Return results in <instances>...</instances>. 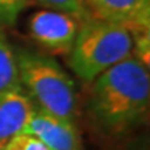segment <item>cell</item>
<instances>
[{
  "label": "cell",
  "mask_w": 150,
  "mask_h": 150,
  "mask_svg": "<svg viewBox=\"0 0 150 150\" xmlns=\"http://www.w3.org/2000/svg\"><path fill=\"white\" fill-rule=\"evenodd\" d=\"M150 100L147 64L131 56L97 76L93 83L91 110L103 129L121 134L145 117Z\"/></svg>",
  "instance_id": "1"
},
{
  "label": "cell",
  "mask_w": 150,
  "mask_h": 150,
  "mask_svg": "<svg viewBox=\"0 0 150 150\" xmlns=\"http://www.w3.org/2000/svg\"><path fill=\"white\" fill-rule=\"evenodd\" d=\"M35 108L21 86L0 97V142H7L14 135L24 132Z\"/></svg>",
  "instance_id": "7"
},
{
  "label": "cell",
  "mask_w": 150,
  "mask_h": 150,
  "mask_svg": "<svg viewBox=\"0 0 150 150\" xmlns=\"http://www.w3.org/2000/svg\"><path fill=\"white\" fill-rule=\"evenodd\" d=\"M38 1L50 10L70 14L81 22L91 17L85 0H38Z\"/></svg>",
  "instance_id": "9"
},
{
  "label": "cell",
  "mask_w": 150,
  "mask_h": 150,
  "mask_svg": "<svg viewBox=\"0 0 150 150\" xmlns=\"http://www.w3.org/2000/svg\"><path fill=\"white\" fill-rule=\"evenodd\" d=\"M4 146H6V142H0V150H4Z\"/></svg>",
  "instance_id": "12"
},
{
  "label": "cell",
  "mask_w": 150,
  "mask_h": 150,
  "mask_svg": "<svg viewBox=\"0 0 150 150\" xmlns=\"http://www.w3.org/2000/svg\"><path fill=\"white\" fill-rule=\"evenodd\" d=\"M28 28L33 40L42 47L57 54H68L76 38L79 24L70 14L42 10L31 17Z\"/></svg>",
  "instance_id": "4"
},
{
  "label": "cell",
  "mask_w": 150,
  "mask_h": 150,
  "mask_svg": "<svg viewBox=\"0 0 150 150\" xmlns=\"http://www.w3.org/2000/svg\"><path fill=\"white\" fill-rule=\"evenodd\" d=\"M134 54L135 36L129 28L89 17L81 22L68 53V64L81 79L91 82Z\"/></svg>",
  "instance_id": "2"
},
{
  "label": "cell",
  "mask_w": 150,
  "mask_h": 150,
  "mask_svg": "<svg viewBox=\"0 0 150 150\" xmlns=\"http://www.w3.org/2000/svg\"><path fill=\"white\" fill-rule=\"evenodd\" d=\"M20 86L33 106L59 118L74 121L76 111L75 82L52 57L27 49L16 52Z\"/></svg>",
  "instance_id": "3"
},
{
  "label": "cell",
  "mask_w": 150,
  "mask_h": 150,
  "mask_svg": "<svg viewBox=\"0 0 150 150\" xmlns=\"http://www.w3.org/2000/svg\"><path fill=\"white\" fill-rule=\"evenodd\" d=\"M4 150H49L36 136L28 134V132H20L14 135L11 139L6 142Z\"/></svg>",
  "instance_id": "10"
},
{
  "label": "cell",
  "mask_w": 150,
  "mask_h": 150,
  "mask_svg": "<svg viewBox=\"0 0 150 150\" xmlns=\"http://www.w3.org/2000/svg\"><path fill=\"white\" fill-rule=\"evenodd\" d=\"M17 86H20V76L16 52L0 27V97Z\"/></svg>",
  "instance_id": "8"
},
{
  "label": "cell",
  "mask_w": 150,
  "mask_h": 150,
  "mask_svg": "<svg viewBox=\"0 0 150 150\" xmlns=\"http://www.w3.org/2000/svg\"><path fill=\"white\" fill-rule=\"evenodd\" d=\"M24 132L36 136L49 150H79V135L72 121L35 108Z\"/></svg>",
  "instance_id": "6"
},
{
  "label": "cell",
  "mask_w": 150,
  "mask_h": 150,
  "mask_svg": "<svg viewBox=\"0 0 150 150\" xmlns=\"http://www.w3.org/2000/svg\"><path fill=\"white\" fill-rule=\"evenodd\" d=\"M85 1H86V0H85Z\"/></svg>",
  "instance_id": "13"
},
{
  "label": "cell",
  "mask_w": 150,
  "mask_h": 150,
  "mask_svg": "<svg viewBox=\"0 0 150 150\" xmlns=\"http://www.w3.org/2000/svg\"><path fill=\"white\" fill-rule=\"evenodd\" d=\"M91 17L121 24L134 36L149 33L150 0H86Z\"/></svg>",
  "instance_id": "5"
},
{
  "label": "cell",
  "mask_w": 150,
  "mask_h": 150,
  "mask_svg": "<svg viewBox=\"0 0 150 150\" xmlns=\"http://www.w3.org/2000/svg\"><path fill=\"white\" fill-rule=\"evenodd\" d=\"M27 3L28 0H0V27L14 24Z\"/></svg>",
  "instance_id": "11"
}]
</instances>
